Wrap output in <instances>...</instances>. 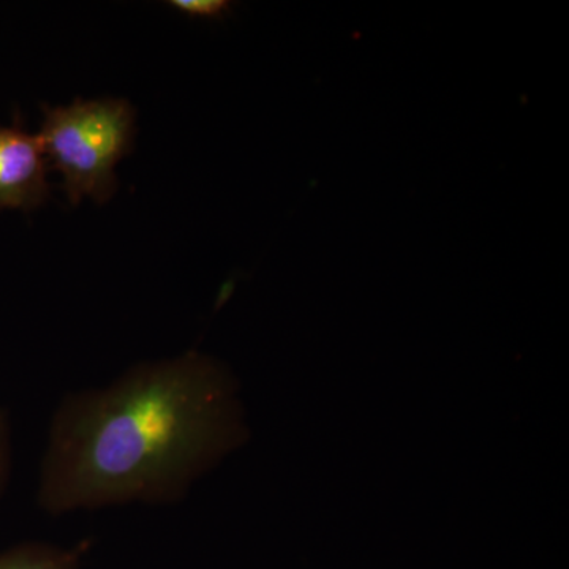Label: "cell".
<instances>
[{
	"mask_svg": "<svg viewBox=\"0 0 569 569\" xmlns=\"http://www.w3.org/2000/svg\"><path fill=\"white\" fill-rule=\"evenodd\" d=\"M171 7L194 18H222L231 10L227 0H171Z\"/></svg>",
	"mask_w": 569,
	"mask_h": 569,
	"instance_id": "cell-5",
	"label": "cell"
},
{
	"mask_svg": "<svg viewBox=\"0 0 569 569\" xmlns=\"http://www.w3.org/2000/svg\"><path fill=\"white\" fill-rule=\"evenodd\" d=\"M11 425L6 408L0 406V498L9 485L11 471Z\"/></svg>",
	"mask_w": 569,
	"mask_h": 569,
	"instance_id": "cell-6",
	"label": "cell"
},
{
	"mask_svg": "<svg viewBox=\"0 0 569 569\" xmlns=\"http://www.w3.org/2000/svg\"><path fill=\"white\" fill-rule=\"evenodd\" d=\"M91 541L71 546L31 541L0 550V569H81Z\"/></svg>",
	"mask_w": 569,
	"mask_h": 569,
	"instance_id": "cell-4",
	"label": "cell"
},
{
	"mask_svg": "<svg viewBox=\"0 0 569 569\" xmlns=\"http://www.w3.org/2000/svg\"><path fill=\"white\" fill-rule=\"evenodd\" d=\"M48 162L39 134L20 122L0 126V211H32L50 198Z\"/></svg>",
	"mask_w": 569,
	"mask_h": 569,
	"instance_id": "cell-3",
	"label": "cell"
},
{
	"mask_svg": "<svg viewBox=\"0 0 569 569\" xmlns=\"http://www.w3.org/2000/svg\"><path fill=\"white\" fill-rule=\"evenodd\" d=\"M241 388L212 356L140 362L52 411L37 505L59 518L123 505H174L249 441Z\"/></svg>",
	"mask_w": 569,
	"mask_h": 569,
	"instance_id": "cell-1",
	"label": "cell"
},
{
	"mask_svg": "<svg viewBox=\"0 0 569 569\" xmlns=\"http://www.w3.org/2000/svg\"><path fill=\"white\" fill-rule=\"evenodd\" d=\"M39 138L48 162L62 174L70 203L88 197L103 204L118 190L116 167L132 151L134 110L122 99L44 104Z\"/></svg>",
	"mask_w": 569,
	"mask_h": 569,
	"instance_id": "cell-2",
	"label": "cell"
}]
</instances>
